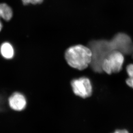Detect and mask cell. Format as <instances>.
<instances>
[{"instance_id": "8992f818", "label": "cell", "mask_w": 133, "mask_h": 133, "mask_svg": "<svg viewBox=\"0 0 133 133\" xmlns=\"http://www.w3.org/2000/svg\"><path fill=\"white\" fill-rule=\"evenodd\" d=\"M13 11L10 6L6 3L0 4V32L3 28L1 19L8 21L13 17Z\"/></svg>"}, {"instance_id": "7a4b0ae2", "label": "cell", "mask_w": 133, "mask_h": 133, "mask_svg": "<svg viewBox=\"0 0 133 133\" xmlns=\"http://www.w3.org/2000/svg\"><path fill=\"white\" fill-rule=\"evenodd\" d=\"M64 56L69 66L79 70H83L91 64L92 53L90 48L77 45L68 48Z\"/></svg>"}, {"instance_id": "277c9868", "label": "cell", "mask_w": 133, "mask_h": 133, "mask_svg": "<svg viewBox=\"0 0 133 133\" xmlns=\"http://www.w3.org/2000/svg\"><path fill=\"white\" fill-rule=\"evenodd\" d=\"M70 84L73 92L77 96L85 99L92 94V85L90 79L87 77L73 79Z\"/></svg>"}, {"instance_id": "5b68a950", "label": "cell", "mask_w": 133, "mask_h": 133, "mask_svg": "<svg viewBox=\"0 0 133 133\" xmlns=\"http://www.w3.org/2000/svg\"><path fill=\"white\" fill-rule=\"evenodd\" d=\"M8 103L10 107L16 111H21L24 109L27 104L25 96L19 92L12 94L9 97Z\"/></svg>"}, {"instance_id": "9c48e42d", "label": "cell", "mask_w": 133, "mask_h": 133, "mask_svg": "<svg viewBox=\"0 0 133 133\" xmlns=\"http://www.w3.org/2000/svg\"><path fill=\"white\" fill-rule=\"evenodd\" d=\"M24 5H27L28 4H41L43 0H22Z\"/></svg>"}, {"instance_id": "52a82bcc", "label": "cell", "mask_w": 133, "mask_h": 133, "mask_svg": "<svg viewBox=\"0 0 133 133\" xmlns=\"http://www.w3.org/2000/svg\"><path fill=\"white\" fill-rule=\"evenodd\" d=\"M0 53L4 59L10 60L14 57L15 50L10 42H5L1 44L0 46Z\"/></svg>"}, {"instance_id": "ba28073f", "label": "cell", "mask_w": 133, "mask_h": 133, "mask_svg": "<svg viewBox=\"0 0 133 133\" xmlns=\"http://www.w3.org/2000/svg\"><path fill=\"white\" fill-rule=\"evenodd\" d=\"M126 69L129 77L126 79V83L130 87L133 89V64L128 65Z\"/></svg>"}, {"instance_id": "6da1fadb", "label": "cell", "mask_w": 133, "mask_h": 133, "mask_svg": "<svg viewBox=\"0 0 133 133\" xmlns=\"http://www.w3.org/2000/svg\"><path fill=\"white\" fill-rule=\"evenodd\" d=\"M92 53L90 65L95 71L102 72L101 63L104 58L109 53L118 51L123 54H133V44L127 35L119 33L110 41L98 40L92 41L89 44Z\"/></svg>"}, {"instance_id": "30bf717a", "label": "cell", "mask_w": 133, "mask_h": 133, "mask_svg": "<svg viewBox=\"0 0 133 133\" xmlns=\"http://www.w3.org/2000/svg\"><path fill=\"white\" fill-rule=\"evenodd\" d=\"M111 133H130L129 131L126 129H118Z\"/></svg>"}, {"instance_id": "3957f363", "label": "cell", "mask_w": 133, "mask_h": 133, "mask_svg": "<svg viewBox=\"0 0 133 133\" xmlns=\"http://www.w3.org/2000/svg\"><path fill=\"white\" fill-rule=\"evenodd\" d=\"M124 61L123 53L118 51H111L102 61L101 69L108 74L118 73L122 70Z\"/></svg>"}]
</instances>
